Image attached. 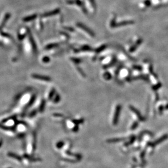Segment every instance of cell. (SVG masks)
I'll return each mask as SVG.
<instances>
[{"label":"cell","mask_w":168,"mask_h":168,"mask_svg":"<svg viewBox=\"0 0 168 168\" xmlns=\"http://www.w3.org/2000/svg\"><path fill=\"white\" fill-rule=\"evenodd\" d=\"M35 100V95H32L27 93H21L16 97L15 102L9 110L8 114L17 115L24 111L25 109L29 107L33 103Z\"/></svg>","instance_id":"cell-1"},{"label":"cell","mask_w":168,"mask_h":168,"mask_svg":"<svg viewBox=\"0 0 168 168\" xmlns=\"http://www.w3.org/2000/svg\"><path fill=\"white\" fill-rule=\"evenodd\" d=\"M77 26H78V27L79 28L81 29L82 30H83L86 33H87L88 35H90L91 36V37H94V36H95L94 33L93 31H92L90 28H89L87 27V26H86L85 25L83 24V23H81V22H78L77 24Z\"/></svg>","instance_id":"cell-2"},{"label":"cell","mask_w":168,"mask_h":168,"mask_svg":"<svg viewBox=\"0 0 168 168\" xmlns=\"http://www.w3.org/2000/svg\"><path fill=\"white\" fill-rule=\"evenodd\" d=\"M121 110V105H117L115 109V112L114 114V116L113 118V123L114 125H116L117 124L118 121V118L120 117V115Z\"/></svg>","instance_id":"cell-3"},{"label":"cell","mask_w":168,"mask_h":168,"mask_svg":"<svg viewBox=\"0 0 168 168\" xmlns=\"http://www.w3.org/2000/svg\"><path fill=\"white\" fill-rule=\"evenodd\" d=\"M31 77L36 80H40L42 81H46V82H50L51 81V79L47 76H43V75H38L36 74H33L31 75Z\"/></svg>","instance_id":"cell-4"},{"label":"cell","mask_w":168,"mask_h":168,"mask_svg":"<svg viewBox=\"0 0 168 168\" xmlns=\"http://www.w3.org/2000/svg\"><path fill=\"white\" fill-rule=\"evenodd\" d=\"M167 139H168V134H164V136H163L161 137L160 138H159V139H157L156 141H154V142L150 143L149 144L150 146H152V147H155L157 145H158V144L163 142L164 141H165Z\"/></svg>","instance_id":"cell-5"},{"label":"cell","mask_w":168,"mask_h":168,"mask_svg":"<svg viewBox=\"0 0 168 168\" xmlns=\"http://www.w3.org/2000/svg\"><path fill=\"white\" fill-rule=\"evenodd\" d=\"M60 12V8H56L53 11H51L49 12H47L44 13V14L42 15V17H49V16H52L54 15H56L58 14Z\"/></svg>","instance_id":"cell-6"},{"label":"cell","mask_w":168,"mask_h":168,"mask_svg":"<svg viewBox=\"0 0 168 168\" xmlns=\"http://www.w3.org/2000/svg\"><path fill=\"white\" fill-rule=\"evenodd\" d=\"M129 108H130V109L131 111H132L134 113H135V114H136V115L137 116L138 118H139V120L140 121H144L145 120L144 117H143L142 116V115H141V114H140V113L139 111V110H138L136 108H135L133 106H131V105H130Z\"/></svg>","instance_id":"cell-7"},{"label":"cell","mask_w":168,"mask_h":168,"mask_svg":"<svg viewBox=\"0 0 168 168\" xmlns=\"http://www.w3.org/2000/svg\"><path fill=\"white\" fill-rule=\"evenodd\" d=\"M134 24V21H133V20H124V21H121L120 22L116 23V25H115V27H121V26L132 25V24Z\"/></svg>","instance_id":"cell-8"},{"label":"cell","mask_w":168,"mask_h":168,"mask_svg":"<svg viewBox=\"0 0 168 168\" xmlns=\"http://www.w3.org/2000/svg\"><path fill=\"white\" fill-rule=\"evenodd\" d=\"M143 41L142 39H138V40L137 41V42L135 43L132 47H131L130 49H129V52H133L134 51H136L137 50V49L139 47V46L142 44Z\"/></svg>","instance_id":"cell-9"},{"label":"cell","mask_w":168,"mask_h":168,"mask_svg":"<svg viewBox=\"0 0 168 168\" xmlns=\"http://www.w3.org/2000/svg\"><path fill=\"white\" fill-rule=\"evenodd\" d=\"M74 4H76L77 6L81 8V9L83 10V11L85 13H87V10L85 7V6L84 5L83 2H82L81 0H74Z\"/></svg>","instance_id":"cell-10"},{"label":"cell","mask_w":168,"mask_h":168,"mask_svg":"<svg viewBox=\"0 0 168 168\" xmlns=\"http://www.w3.org/2000/svg\"><path fill=\"white\" fill-rule=\"evenodd\" d=\"M37 14H33L31 15L26 16V17L23 19V21L25 22L31 21H32V20H35L36 18H37Z\"/></svg>","instance_id":"cell-11"},{"label":"cell","mask_w":168,"mask_h":168,"mask_svg":"<svg viewBox=\"0 0 168 168\" xmlns=\"http://www.w3.org/2000/svg\"><path fill=\"white\" fill-rule=\"evenodd\" d=\"M141 79V80H143L145 81H149V78L146 75H139V77H136V78H131V80L133 79Z\"/></svg>","instance_id":"cell-12"},{"label":"cell","mask_w":168,"mask_h":168,"mask_svg":"<svg viewBox=\"0 0 168 168\" xmlns=\"http://www.w3.org/2000/svg\"><path fill=\"white\" fill-rule=\"evenodd\" d=\"M58 46V44L57 43H52L50 44H48L47 46H46L45 49L46 50H49V49H51L53 48H55L57 47Z\"/></svg>","instance_id":"cell-13"},{"label":"cell","mask_w":168,"mask_h":168,"mask_svg":"<svg viewBox=\"0 0 168 168\" xmlns=\"http://www.w3.org/2000/svg\"><path fill=\"white\" fill-rule=\"evenodd\" d=\"M45 100H43L42 101L40 107H39V111H40L41 113L43 112V111L44 110V108H45Z\"/></svg>","instance_id":"cell-14"},{"label":"cell","mask_w":168,"mask_h":168,"mask_svg":"<svg viewBox=\"0 0 168 168\" xmlns=\"http://www.w3.org/2000/svg\"><path fill=\"white\" fill-rule=\"evenodd\" d=\"M149 72H150V73H151V74H152L154 78H155L156 79H158L157 75H156V74L154 73V72H153V67L151 65H150V67H149Z\"/></svg>","instance_id":"cell-15"},{"label":"cell","mask_w":168,"mask_h":168,"mask_svg":"<svg viewBox=\"0 0 168 168\" xmlns=\"http://www.w3.org/2000/svg\"><path fill=\"white\" fill-rule=\"evenodd\" d=\"M116 17H114L113 19L111 20L110 21V26L111 28H115V25L116 24Z\"/></svg>","instance_id":"cell-16"},{"label":"cell","mask_w":168,"mask_h":168,"mask_svg":"<svg viewBox=\"0 0 168 168\" xmlns=\"http://www.w3.org/2000/svg\"><path fill=\"white\" fill-rule=\"evenodd\" d=\"M106 48H107V45H102L98 48H97L96 50H95V51H96L97 53H99V52L103 51Z\"/></svg>","instance_id":"cell-17"},{"label":"cell","mask_w":168,"mask_h":168,"mask_svg":"<svg viewBox=\"0 0 168 168\" xmlns=\"http://www.w3.org/2000/svg\"><path fill=\"white\" fill-rule=\"evenodd\" d=\"M8 156L9 157H12V158H14L16 159V160H21V159H20V158L19 156H17V155H16V154H14V153H9L8 154Z\"/></svg>","instance_id":"cell-18"},{"label":"cell","mask_w":168,"mask_h":168,"mask_svg":"<svg viewBox=\"0 0 168 168\" xmlns=\"http://www.w3.org/2000/svg\"><path fill=\"white\" fill-rule=\"evenodd\" d=\"M162 84H161L160 83H158V84H157L156 85L153 86L152 87V90H154V91H157V90H158L159 88L162 87Z\"/></svg>","instance_id":"cell-19"},{"label":"cell","mask_w":168,"mask_h":168,"mask_svg":"<svg viewBox=\"0 0 168 168\" xmlns=\"http://www.w3.org/2000/svg\"><path fill=\"white\" fill-rule=\"evenodd\" d=\"M55 89L54 88L52 89V90H51V91L50 92V93H49V95H48V99H51L52 98H53L54 95L55 94Z\"/></svg>","instance_id":"cell-20"},{"label":"cell","mask_w":168,"mask_h":168,"mask_svg":"<svg viewBox=\"0 0 168 168\" xmlns=\"http://www.w3.org/2000/svg\"><path fill=\"white\" fill-rule=\"evenodd\" d=\"M103 76H104V78L107 80H109L110 79H111V75L109 73V72H106V73H105L104 74Z\"/></svg>","instance_id":"cell-21"},{"label":"cell","mask_w":168,"mask_h":168,"mask_svg":"<svg viewBox=\"0 0 168 168\" xmlns=\"http://www.w3.org/2000/svg\"><path fill=\"white\" fill-rule=\"evenodd\" d=\"M71 60L75 64L80 63V62H81V61L80 59L78 58H71Z\"/></svg>","instance_id":"cell-22"},{"label":"cell","mask_w":168,"mask_h":168,"mask_svg":"<svg viewBox=\"0 0 168 168\" xmlns=\"http://www.w3.org/2000/svg\"><path fill=\"white\" fill-rule=\"evenodd\" d=\"M37 110H34L32 111L31 113L29 114L28 116H29V117H34L35 116H36V114H37Z\"/></svg>","instance_id":"cell-23"},{"label":"cell","mask_w":168,"mask_h":168,"mask_svg":"<svg viewBox=\"0 0 168 168\" xmlns=\"http://www.w3.org/2000/svg\"><path fill=\"white\" fill-rule=\"evenodd\" d=\"M89 1H90L91 6L93 7V8H94V10L96 9V3H95V0H89Z\"/></svg>","instance_id":"cell-24"},{"label":"cell","mask_w":168,"mask_h":168,"mask_svg":"<svg viewBox=\"0 0 168 168\" xmlns=\"http://www.w3.org/2000/svg\"><path fill=\"white\" fill-rule=\"evenodd\" d=\"M81 49L83 51H90L91 50V48L88 45H84L81 47Z\"/></svg>","instance_id":"cell-25"},{"label":"cell","mask_w":168,"mask_h":168,"mask_svg":"<svg viewBox=\"0 0 168 168\" xmlns=\"http://www.w3.org/2000/svg\"><path fill=\"white\" fill-rule=\"evenodd\" d=\"M138 124H139V123H138V122H135L133 124V125L131 127V129L134 130L135 129H136L137 127L138 126Z\"/></svg>","instance_id":"cell-26"},{"label":"cell","mask_w":168,"mask_h":168,"mask_svg":"<svg viewBox=\"0 0 168 168\" xmlns=\"http://www.w3.org/2000/svg\"><path fill=\"white\" fill-rule=\"evenodd\" d=\"M42 61L44 62V63H48V62L50 61V58L49 57L47 56H45L42 59Z\"/></svg>","instance_id":"cell-27"},{"label":"cell","mask_w":168,"mask_h":168,"mask_svg":"<svg viewBox=\"0 0 168 168\" xmlns=\"http://www.w3.org/2000/svg\"><path fill=\"white\" fill-rule=\"evenodd\" d=\"M60 95H59L58 94H57L56 96L55 97V99H54V103H57V102L60 101Z\"/></svg>","instance_id":"cell-28"},{"label":"cell","mask_w":168,"mask_h":168,"mask_svg":"<svg viewBox=\"0 0 168 168\" xmlns=\"http://www.w3.org/2000/svg\"><path fill=\"white\" fill-rule=\"evenodd\" d=\"M133 68L135 69V70L140 71L143 70L142 67L140 66V65H133Z\"/></svg>","instance_id":"cell-29"},{"label":"cell","mask_w":168,"mask_h":168,"mask_svg":"<svg viewBox=\"0 0 168 168\" xmlns=\"http://www.w3.org/2000/svg\"><path fill=\"white\" fill-rule=\"evenodd\" d=\"M144 4L146 7H150L151 5V2L150 0H145L144 2Z\"/></svg>","instance_id":"cell-30"},{"label":"cell","mask_w":168,"mask_h":168,"mask_svg":"<svg viewBox=\"0 0 168 168\" xmlns=\"http://www.w3.org/2000/svg\"><path fill=\"white\" fill-rule=\"evenodd\" d=\"M159 113L160 115H162L163 113V111H164V107L163 105H161L159 107Z\"/></svg>","instance_id":"cell-31"},{"label":"cell","mask_w":168,"mask_h":168,"mask_svg":"<svg viewBox=\"0 0 168 168\" xmlns=\"http://www.w3.org/2000/svg\"><path fill=\"white\" fill-rule=\"evenodd\" d=\"M77 70H78V71H79V73H80V74L82 75V76H83V77H85V73H84V72H83V71H82V70H81L80 68H77Z\"/></svg>","instance_id":"cell-32"},{"label":"cell","mask_w":168,"mask_h":168,"mask_svg":"<svg viewBox=\"0 0 168 168\" xmlns=\"http://www.w3.org/2000/svg\"><path fill=\"white\" fill-rule=\"evenodd\" d=\"M65 29H68V30H69V31H74V29L73 28H71V27H70V28H69V27H65Z\"/></svg>","instance_id":"cell-33"},{"label":"cell","mask_w":168,"mask_h":168,"mask_svg":"<svg viewBox=\"0 0 168 168\" xmlns=\"http://www.w3.org/2000/svg\"><path fill=\"white\" fill-rule=\"evenodd\" d=\"M2 139H0V147L2 146Z\"/></svg>","instance_id":"cell-34"},{"label":"cell","mask_w":168,"mask_h":168,"mask_svg":"<svg viewBox=\"0 0 168 168\" xmlns=\"http://www.w3.org/2000/svg\"><path fill=\"white\" fill-rule=\"evenodd\" d=\"M165 109H168V104L166 105V106L165 107Z\"/></svg>","instance_id":"cell-35"}]
</instances>
